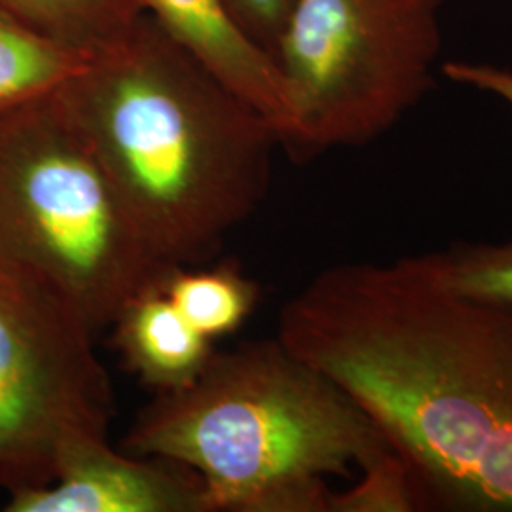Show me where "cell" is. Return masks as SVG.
I'll list each match as a JSON object with an SVG mask.
<instances>
[{"instance_id":"cell-11","label":"cell","mask_w":512,"mask_h":512,"mask_svg":"<svg viewBox=\"0 0 512 512\" xmlns=\"http://www.w3.org/2000/svg\"><path fill=\"white\" fill-rule=\"evenodd\" d=\"M160 285L190 325L213 342L238 332L260 296L256 281L234 262L211 268L169 266Z\"/></svg>"},{"instance_id":"cell-7","label":"cell","mask_w":512,"mask_h":512,"mask_svg":"<svg viewBox=\"0 0 512 512\" xmlns=\"http://www.w3.org/2000/svg\"><path fill=\"white\" fill-rule=\"evenodd\" d=\"M6 512H207L200 476L181 463L131 456L109 439L73 446L55 478L8 495Z\"/></svg>"},{"instance_id":"cell-2","label":"cell","mask_w":512,"mask_h":512,"mask_svg":"<svg viewBox=\"0 0 512 512\" xmlns=\"http://www.w3.org/2000/svg\"><path fill=\"white\" fill-rule=\"evenodd\" d=\"M59 93L165 266L211 258L264 202L277 131L150 12Z\"/></svg>"},{"instance_id":"cell-8","label":"cell","mask_w":512,"mask_h":512,"mask_svg":"<svg viewBox=\"0 0 512 512\" xmlns=\"http://www.w3.org/2000/svg\"><path fill=\"white\" fill-rule=\"evenodd\" d=\"M165 31L274 126L281 145L294 131L285 78L274 57L247 37L220 0H147Z\"/></svg>"},{"instance_id":"cell-1","label":"cell","mask_w":512,"mask_h":512,"mask_svg":"<svg viewBox=\"0 0 512 512\" xmlns=\"http://www.w3.org/2000/svg\"><path fill=\"white\" fill-rule=\"evenodd\" d=\"M277 338L382 429L418 509L512 512V310L448 293L420 255L346 262L281 308Z\"/></svg>"},{"instance_id":"cell-16","label":"cell","mask_w":512,"mask_h":512,"mask_svg":"<svg viewBox=\"0 0 512 512\" xmlns=\"http://www.w3.org/2000/svg\"><path fill=\"white\" fill-rule=\"evenodd\" d=\"M442 74L452 82L471 86L480 92L494 93L512 107V73L486 63L450 61L442 65Z\"/></svg>"},{"instance_id":"cell-3","label":"cell","mask_w":512,"mask_h":512,"mask_svg":"<svg viewBox=\"0 0 512 512\" xmlns=\"http://www.w3.org/2000/svg\"><path fill=\"white\" fill-rule=\"evenodd\" d=\"M120 450L192 469L207 512H329L327 478H351L391 444L275 336L215 351L194 384L156 393Z\"/></svg>"},{"instance_id":"cell-15","label":"cell","mask_w":512,"mask_h":512,"mask_svg":"<svg viewBox=\"0 0 512 512\" xmlns=\"http://www.w3.org/2000/svg\"><path fill=\"white\" fill-rule=\"evenodd\" d=\"M239 29L274 57L294 0H220Z\"/></svg>"},{"instance_id":"cell-10","label":"cell","mask_w":512,"mask_h":512,"mask_svg":"<svg viewBox=\"0 0 512 512\" xmlns=\"http://www.w3.org/2000/svg\"><path fill=\"white\" fill-rule=\"evenodd\" d=\"M0 8L40 37L80 54H101L148 14L147 0H0Z\"/></svg>"},{"instance_id":"cell-13","label":"cell","mask_w":512,"mask_h":512,"mask_svg":"<svg viewBox=\"0 0 512 512\" xmlns=\"http://www.w3.org/2000/svg\"><path fill=\"white\" fill-rule=\"evenodd\" d=\"M420 258L448 293L512 310V241H461Z\"/></svg>"},{"instance_id":"cell-6","label":"cell","mask_w":512,"mask_h":512,"mask_svg":"<svg viewBox=\"0 0 512 512\" xmlns=\"http://www.w3.org/2000/svg\"><path fill=\"white\" fill-rule=\"evenodd\" d=\"M95 330L63 294L0 256V492L37 490L114 416Z\"/></svg>"},{"instance_id":"cell-5","label":"cell","mask_w":512,"mask_h":512,"mask_svg":"<svg viewBox=\"0 0 512 512\" xmlns=\"http://www.w3.org/2000/svg\"><path fill=\"white\" fill-rule=\"evenodd\" d=\"M448 0H294L274 59L285 78L296 160L361 147L433 86Z\"/></svg>"},{"instance_id":"cell-14","label":"cell","mask_w":512,"mask_h":512,"mask_svg":"<svg viewBox=\"0 0 512 512\" xmlns=\"http://www.w3.org/2000/svg\"><path fill=\"white\" fill-rule=\"evenodd\" d=\"M361 473L353 488L330 494L329 512L420 511L403 459L393 450L368 463Z\"/></svg>"},{"instance_id":"cell-4","label":"cell","mask_w":512,"mask_h":512,"mask_svg":"<svg viewBox=\"0 0 512 512\" xmlns=\"http://www.w3.org/2000/svg\"><path fill=\"white\" fill-rule=\"evenodd\" d=\"M0 256L63 294L95 332L169 268L59 90L0 114Z\"/></svg>"},{"instance_id":"cell-9","label":"cell","mask_w":512,"mask_h":512,"mask_svg":"<svg viewBox=\"0 0 512 512\" xmlns=\"http://www.w3.org/2000/svg\"><path fill=\"white\" fill-rule=\"evenodd\" d=\"M160 277L129 298L110 329L129 372L156 393H171L194 384L217 349L177 310Z\"/></svg>"},{"instance_id":"cell-12","label":"cell","mask_w":512,"mask_h":512,"mask_svg":"<svg viewBox=\"0 0 512 512\" xmlns=\"http://www.w3.org/2000/svg\"><path fill=\"white\" fill-rule=\"evenodd\" d=\"M90 59L40 37L0 8V114L61 90Z\"/></svg>"}]
</instances>
